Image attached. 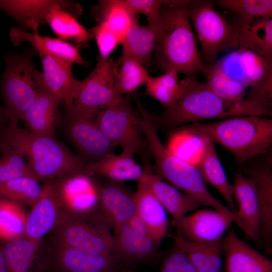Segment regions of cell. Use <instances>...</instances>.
<instances>
[{"label":"cell","instance_id":"1","mask_svg":"<svg viewBox=\"0 0 272 272\" xmlns=\"http://www.w3.org/2000/svg\"><path fill=\"white\" fill-rule=\"evenodd\" d=\"M183 135L205 137L227 150L237 164L271 154L272 119L257 115H237L219 121L194 122L172 130Z\"/></svg>","mask_w":272,"mask_h":272},{"label":"cell","instance_id":"2","mask_svg":"<svg viewBox=\"0 0 272 272\" xmlns=\"http://www.w3.org/2000/svg\"><path fill=\"white\" fill-rule=\"evenodd\" d=\"M184 80V90L174 104L159 115L150 114L157 129L172 130L190 122L237 115L272 116V111L263 109L246 99L241 102L222 99L195 75Z\"/></svg>","mask_w":272,"mask_h":272},{"label":"cell","instance_id":"3","mask_svg":"<svg viewBox=\"0 0 272 272\" xmlns=\"http://www.w3.org/2000/svg\"><path fill=\"white\" fill-rule=\"evenodd\" d=\"M141 116V125L149 152L154 160L153 172L192 197L200 206L210 207L238 221L236 215L209 191L196 165L171 152L160 141L150 113L138 97L134 99Z\"/></svg>","mask_w":272,"mask_h":272},{"label":"cell","instance_id":"4","mask_svg":"<svg viewBox=\"0 0 272 272\" xmlns=\"http://www.w3.org/2000/svg\"><path fill=\"white\" fill-rule=\"evenodd\" d=\"M186 0H170L161 10L155 50L157 62L165 72L174 70L191 77L203 61L186 11Z\"/></svg>","mask_w":272,"mask_h":272},{"label":"cell","instance_id":"5","mask_svg":"<svg viewBox=\"0 0 272 272\" xmlns=\"http://www.w3.org/2000/svg\"><path fill=\"white\" fill-rule=\"evenodd\" d=\"M11 118L0 141L26 159L38 180L85 173L87 163L54 138L35 135Z\"/></svg>","mask_w":272,"mask_h":272},{"label":"cell","instance_id":"6","mask_svg":"<svg viewBox=\"0 0 272 272\" xmlns=\"http://www.w3.org/2000/svg\"><path fill=\"white\" fill-rule=\"evenodd\" d=\"M34 51L29 50L5 58L6 65L1 82L2 95L10 118L18 121L44 89L42 72L37 70L32 60Z\"/></svg>","mask_w":272,"mask_h":272},{"label":"cell","instance_id":"7","mask_svg":"<svg viewBox=\"0 0 272 272\" xmlns=\"http://www.w3.org/2000/svg\"><path fill=\"white\" fill-rule=\"evenodd\" d=\"M141 116L132 107L129 95L100 109L95 122L115 147L137 154L143 165L151 164V156L144 135Z\"/></svg>","mask_w":272,"mask_h":272},{"label":"cell","instance_id":"8","mask_svg":"<svg viewBox=\"0 0 272 272\" xmlns=\"http://www.w3.org/2000/svg\"><path fill=\"white\" fill-rule=\"evenodd\" d=\"M112 230L99 212L83 216L62 212L51 231V238L90 254H111L114 247Z\"/></svg>","mask_w":272,"mask_h":272},{"label":"cell","instance_id":"9","mask_svg":"<svg viewBox=\"0 0 272 272\" xmlns=\"http://www.w3.org/2000/svg\"><path fill=\"white\" fill-rule=\"evenodd\" d=\"M209 0L186 1L185 7L202 48L206 63H214L223 51L239 47L236 33L229 22Z\"/></svg>","mask_w":272,"mask_h":272},{"label":"cell","instance_id":"10","mask_svg":"<svg viewBox=\"0 0 272 272\" xmlns=\"http://www.w3.org/2000/svg\"><path fill=\"white\" fill-rule=\"evenodd\" d=\"M100 109L65 105L67 137L87 163L99 161L115 146L95 122Z\"/></svg>","mask_w":272,"mask_h":272},{"label":"cell","instance_id":"11","mask_svg":"<svg viewBox=\"0 0 272 272\" xmlns=\"http://www.w3.org/2000/svg\"><path fill=\"white\" fill-rule=\"evenodd\" d=\"M39 272H120L112 253L92 254L50 238L38 262Z\"/></svg>","mask_w":272,"mask_h":272},{"label":"cell","instance_id":"12","mask_svg":"<svg viewBox=\"0 0 272 272\" xmlns=\"http://www.w3.org/2000/svg\"><path fill=\"white\" fill-rule=\"evenodd\" d=\"M232 79L241 84L248 94L263 97L272 93V61L243 47L215 62Z\"/></svg>","mask_w":272,"mask_h":272},{"label":"cell","instance_id":"13","mask_svg":"<svg viewBox=\"0 0 272 272\" xmlns=\"http://www.w3.org/2000/svg\"><path fill=\"white\" fill-rule=\"evenodd\" d=\"M112 254L121 270L146 264L156 255L160 243L150 234L143 221L136 215L113 231Z\"/></svg>","mask_w":272,"mask_h":272},{"label":"cell","instance_id":"14","mask_svg":"<svg viewBox=\"0 0 272 272\" xmlns=\"http://www.w3.org/2000/svg\"><path fill=\"white\" fill-rule=\"evenodd\" d=\"M116 62L110 57L98 58L96 67L87 77L80 81L73 104L102 109L122 96L116 91Z\"/></svg>","mask_w":272,"mask_h":272},{"label":"cell","instance_id":"15","mask_svg":"<svg viewBox=\"0 0 272 272\" xmlns=\"http://www.w3.org/2000/svg\"><path fill=\"white\" fill-rule=\"evenodd\" d=\"M250 179L255 186L261 214L259 247L272 255V159L271 154L256 158L240 166L238 171Z\"/></svg>","mask_w":272,"mask_h":272},{"label":"cell","instance_id":"16","mask_svg":"<svg viewBox=\"0 0 272 272\" xmlns=\"http://www.w3.org/2000/svg\"><path fill=\"white\" fill-rule=\"evenodd\" d=\"M62 212L83 216L99 212L100 183L91 176L80 173L55 179Z\"/></svg>","mask_w":272,"mask_h":272},{"label":"cell","instance_id":"17","mask_svg":"<svg viewBox=\"0 0 272 272\" xmlns=\"http://www.w3.org/2000/svg\"><path fill=\"white\" fill-rule=\"evenodd\" d=\"M233 222V218L219 211L199 210L183 218L176 228L177 236L191 241L210 243L223 238Z\"/></svg>","mask_w":272,"mask_h":272},{"label":"cell","instance_id":"18","mask_svg":"<svg viewBox=\"0 0 272 272\" xmlns=\"http://www.w3.org/2000/svg\"><path fill=\"white\" fill-rule=\"evenodd\" d=\"M99 212L113 231L136 216L134 192L123 182L100 183Z\"/></svg>","mask_w":272,"mask_h":272},{"label":"cell","instance_id":"19","mask_svg":"<svg viewBox=\"0 0 272 272\" xmlns=\"http://www.w3.org/2000/svg\"><path fill=\"white\" fill-rule=\"evenodd\" d=\"M27 216L24 235L38 241L51 232L58 222L62 209L55 179L47 180L41 194Z\"/></svg>","mask_w":272,"mask_h":272},{"label":"cell","instance_id":"20","mask_svg":"<svg viewBox=\"0 0 272 272\" xmlns=\"http://www.w3.org/2000/svg\"><path fill=\"white\" fill-rule=\"evenodd\" d=\"M232 187L237 206L235 215L244 227L245 237L259 247L261 214L254 184L238 171L233 175Z\"/></svg>","mask_w":272,"mask_h":272},{"label":"cell","instance_id":"21","mask_svg":"<svg viewBox=\"0 0 272 272\" xmlns=\"http://www.w3.org/2000/svg\"><path fill=\"white\" fill-rule=\"evenodd\" d=\"M223 239L224 272H272V262L241 240L232 225Z\"/></svg>","mask_w":272,"mask_h":272},{"label":"cell","instance_id":"22","mask_svg":"<svg viewBox=\"0 0 272 272\" xmlns=\"http://www.w3.org/2000/svg\"><path fill=\"white\" fill-rule=\"evenodd\" d=\"M142 176L153 193L173 219L176 228L187 214L200 206L192 197L164 181L152 171V165L143 166Z\"/></svg>","mask_w":272,"mask_h":272},{"label":"cell","instance_id":"23","mask_svg":"<svg viewBox=\"0 0 272 272\" xmlns=\"http://www.w3.org/2000/svg\"><path fill=\"white\" fill-rule=\"evenodd\" d=\"M39 54L43 70L44 89L59 98L65 105L73 104L80 82L73 76V64L44 53Z\"/></svg>","mask_w":272,"mask_h":272},{"label":"cell","instance_id":"24","mask_svg":"<svg viewBox=\"0 0 272 272\" xmlns=\"http://www.w3.org/2000/svg\"><path fill=\"white\" fill-rule=\"evenodd\" d=\"M82 11V8L78 3L59 1L49 10L45 22L59 39L72 40L79 46L93 38L90 31H87L76 18Z\"/></svg>","mask_w":272,"mask_h":272},{"label":"cell","instance_id":"25","mask_svg":"<svg viewBox=\"0 0 272 272\" xmlns=\"http://www.w3.org/2000/svg\"><path fill=\"white\" fill-rule=\"evenodd\" d=\"M136 215L143 221L152 237L160 243L168 228L167 212L147 184L142 175L134 192Z\"/></svg>","mask_w":272,"mask_h":272},{"label":"cell","instance_id":"26","mask_svg":"<svg viewBox=\"0 0 272 272\" xmlns=\"http://www.w3.org/2000/svg\"><path fill=\"white\" fill-rule=\"evenodd\" d=\"M200 139L199 158L196 164L203 180L218 191L235 215V203L232 185L229 182L226 172L217 155L214 143L207 138Z\"/></svg>","mask_w":272,"mask_h":272},{"label":"cell","instance_id":"27","mask_svg":"<svg viewBox=\"0 0 272 272\" xmlns=\"http://www.w3.org/2000/svg\"><path fill=\"white\" fill-rule=\"evenodd\" d=\"M61 102L57 97L42 89L21 120L31 133L53 138L57 112Z\"/></svg>","mask_w":272,"mask_h":272},{"label":"cell","instance_id":"28","mask_svg":"<svg viewBox=\"0 0 272 272\" xmlns=\"http://www.w3.org/2000/svg\"><path fill=\"white\" fill-rule=\"evenodd\" d=\"M11 41L15 46L26 41L34 51L51 55L66 62L86 66L88 62L81 56L78 46H75L59 38L41 36L28 33L20 28L12 27L10 32Z\"/></svg>","mask_w":272,"mask_h":272},{"label":"cell","instance_id":"29","mask_svg":"<svg viewBox=\"0 0 272 272\" xmlns=\"http://www.w3.org/2000/svg\"><path fill=\"white\" fill-rule=\"evenodd\" d=\"M234 29L239 47L246 48L272 61V19L259 18L245 21L233 19Z\"/></svg>","mask_w":272,"mask_h":272},{"label":"cell","instance_id":"30","mask_svg":"<svg viewBox=\"0 0 272 272\" xmlns=\"http://www.w3.org/2000/svg\"><path fill=\"white\" fill-rule=\"evenodd\" d=\"M133 156L125 151L119 154L110 152L98 161L87 163L84 172L91 176L97 175L111 181H138L143 174V167L135 161Z\"/></svg>","mask_w":272,"mask_h":272},{"label":"cell","instance_id":"31","mask_svg":"<svg viewBox=\"0 0 272 272\" xmlns=\"http://www.w3.org/2000/svg\"><path fill=\"white\" fill-rule=\"evenodd\" d=\"M158 24L143 26L134 22L121 41L122 56L133 58L147 69L156 48Z\"/></svg>","mask_w":272,"mask_h":272},{"label":"cell","instance_id":"32","mask_svg":"<svg viewBox=\"0 0 272 272\" xmlns=\"http://www.w3.org/2000/svg\"><path fill=\"white\" fill-rule=\"evenodd\" d=\"M58 0H0V10L12 17L24 28L38 35V28Z\"/></svg>","mask_w":272,"mask_h":272},{"label":"cell","instance_id":"33","mask_svg":"<svg viewBox=\"0 0 272 272\" xmlns=\"http://www.w3.org/2000/svg\"><path fill=\"white\" fill-rule=\"evenodd\" d=\"M98 23H100L114 32L121 41L128 29L139 16L130 10L123 0L100 1L92 10Z\"/></svg>","mask_w":272,"mask_h":272},{"label":"cell","instance_id":"34","mask_svg":"<svg viewBox=\"0 0 272 272\" xmlns=\"http://www.w3.org/2000/svg\"><path fill=\"white\" fill-rule=\"evenodd\" d=\"M2 243L10 272L31 271L40 241L23 235Z\"/></svg>","mask_w":272,"mask_h":272},{"label":"cell","instance_id":"35","mask_svg":"<svg viewBox=\"0 0 272 272\" xmlns=\"http://www.w3.org/2000/svg\"><path fill=\"white\" fill-rule=\"evenodd\" d=\"M200 71L206 78L205 83L222 99L232 102H241L245 99V88L227 76L215 62H203Z\"/></svg>","mask_w":272,"mask_h":272},{"label":"cell","instance_id":"36","mask_svg":"<svg viewBox=\"0 0 272 272\" xmlns=\"http://www.w3.org/2000/svg\"><path fill=\"white\" fill-rule=\"evenodd\" d=\"M178 73L169 71L158 77L151 76L146 84L145 95L158 101L165 109L173 106L184 90V79L179 81Z\"/></svg>","mask_w":272,"mask_h":272},{"label":"cell","instance_id":"37","mask_svg":"<svg viewBox=\"0 0 272 272\" xmlns=\"http://www.w3.org/2000/svg\"><path fill=\"white\" fill-rule=\"evenodd\" d=\"M116 65L115 88L120 96L135 92L139 87L146 85L151 77L147 69L133 58L121 56Z\"/></svg>","mask_w":272,"mask_h":272},{"label":"cell","instance_id":"38","mask_svg":"<svg viewBox=\"0 0 272 272\" xmlns=\"http://www.w3.org/2000/svg\"><path fill=\"white\" fill-rule=\"evenodd\" d=\"M36 178L24 177L0 183V197L31 207L39 198L42 186Z\"/></svg>","mask_w":272,"mask_h":272},{"label":"cell","instance_id":"39","mask_svg":"<svg viewBox=\"0 0 272 272\" xmlns=\"http://www.w3.org/2000/svg\"><path fill=\"white\" fill-rule=\"evenodd\" d=\"M216 5L234 14V19L249 21L272 18L271 0H218Z\"/></svg>","mask_w":272,"mask_h":272},{"label":"cell","instance_id":"40","mask_svg":"<svg viewBox=\"0 0 272 272\" xmlns=\"http://www.w3.org/2000/svg\"><path fill=\"white\" fill-rule=\"evenodd\" d=\"M21 206L4 199L0 208L1 241L11 240L24 234L27 215L22 209Z\"/></svg>","mask_w":272,"mask_h":272},{"label":"cell","instance_id":"41","mask_svg":"<svg viewBox=\"0 0 272 272\" xmlns=\"http://www.w3.org/2000/svg\"><path fill=\"white\" fill-rule=\"evenodd\" d=\"M3 144L0 156V183L24 177L38 180L23 155Z\"/></svg>","mask_w":272,"mask_h":272},{"label":"cell","instance_id":"42","mask_svg":"<svg viewBox=\"0 0 272 272\" xmlns=\"http://www.w3.org/2000/svg\"><path fill=\"white\" fill-rule=\"evenodd\" d=\"M171 237L181 247L197 272H216L207 260L206 243L187 240L178 236Z\"/></svg>","mask_w":272,"mask_h":272},{"label":"cell","instance_id":"43","mask_svg":"<svg viewBox=\"0 0 272 272\" xmlns=\"http://www.w3.org/2000/svg\"><path fill=\"white\" fill-rule=\"evenodd\" d=\"M130 10L135 15L147 17L148 24L156 25L160 21L162 6L170 0H123Z\"/></svg>","mask_w":272,"mask_h":272},{"label":"cell","instance_id":"44","mask_svg":"<svg viewBox=\"0 0 272 272\" xmlns=\"http://www.w3.org/2000/svg\"><path fill=\"white\" fill-rule=\"evenodd\" d=\"M94 37L99 52V58L105 60L111 53L121 43L120 38L104 25L98 23L90 31Z\"/></svg>","mask_w":272,"mask_h":272},{"label":"cell","instance_id":"45","mask_svg":"<svg viewBox=\"0 0 272 272\" xmlns=\"http://www.w3.org/2000/svg\"><path fill=\"white\" fill-rule=\"evenodd\" d=\"M186 256L181 247L174 241L165 254L158 272H183Z\"/></svg>","mask_w":272,"mask_h":272},{"label":"cell","instance_id":"46","mask_svg":"<svg viewBox=\"0 0 272 272\" xmlns=\"http://www.w3.org/2000/svg\"><path fill=\"white\" fill-rule=\"evenodd\" d=\"M223 239L206 243L207 260L216 272H222Z\"/></svg>","mask_w":272,"mask_h":272},{"label":"cell","instance_id":"47","mask_svg":"<svg viewBox=\"0 0 272 272\" xmlns=\"http://www.w3.org/2000/svg\"><path fill=\"white\" fill-rule=\"evenodd\" d=\"M10 119V116L5 107L0 105V138L6 128Z\"/></svg>","mask_w":272,"mask_h":272},{"label":"cell","instance_id":"48","mask_svg":"<svg viewBox=\"0 0 272 272\" xmlns=\"http://www.w3.org/2000/svg\"><path fill=\"white\" fill-rule=\"evenodd\" d=\"M0 272H10L4 254L1 241H0Z\"/></svg>","mask_w":272,"mask_h":272},{"label":"cell","instance_id":"49","mask_svg":"<svg viewBox=\"0 0 272 272\" xmlns=\"http://www.w3.org/2000/svg\"><path fill=\"white\" fill-rule=\"evenodd\" d=\"M3 147H4V145L0 141V153H1V152H2V151L3 149Z\"/></svg>","mask_w":272,"mask_h":272},{"label":"cell","instance_id":"50","mask_svg":"<svg viewBox=\"0 0 272 272\" xmlns=\"http://www.w3.org/2000/svg\"><path fill=\"white\" fill-rule=\"evenodd\" d=\"M3 200H4V199L0 197V208H1V207L2 206V203H3Z\"/></svg>","mask_w":272,"mask_h":272},{"label":"cell","instance_id":"51","mask_svg":"<svg viewBox=\"0 0 272 272\" xmlns=\"http://www.w3.org/2000/svg\"><path fill=\"white\" fill-rule=\"evenodd\" d=\"M120 272H132L131 270H121Z\"/></svg>","mask_w":272,"mask_h":272}]
</instances>
